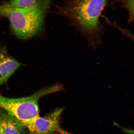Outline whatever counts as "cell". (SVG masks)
I'll use <instances>...</instances> for the list:
<instances>
[{"label":"cell","instance_id":"7a4b0ae2","mask_svg":"<svg viewBox=\"0 0 134 134\" xmlns=\"http://www.w3.org/2000/svg\"><path fill=\"white\" fill-rule=\"evenodd\" d=\"M107 4V1L103 0L68 1L59 8V11L90 38L99 29V16Z\"/></svg>","mask_w":134,"mask_h":134},{"label":"cell","instance_id":"9c48e42d","mask_svg":"<svg viewBox=\"0 0 134 134\" xmlns=\"http://www.w3.org/2000/svg\"><path fill=\"white\" fill-rule=\"evenodd\" d=\"M114 124L115 126L121 129L124 134H134V129L126 128L122 126L115 122H114Z\"/></svg>","mask_w":134,"mask_h":134},{"label":"cell","instance_id":"277c9868","mask_svg":"<svg viewBox=\"0 0 134 134\" xmlns=\"http://www.w3.org/2000/svg\"><path fill=\"white\" fill-rule=\"evenodd\" d=\"M63 108H57L43 117L39 116L23 125L31 134H73L62 128L60 117Z\"/></svg>","mask_w":134,"mask_h":134},{"label":"cell","instance_id":"52a82bcc","mask_svg":"<svg viewBox=\"0 0 134 134\" xmlns=\"http://www.w3.org/2000/svg\"><path fill=\"white\" fill-rule=\"evenodd\" d=\"M40 1L36 0H12L6 3L0 8L3 9H15L31 7L36 5Z\"/></svg>","mask_w":134,"mask_h":134},{"label":"cell","instance_id":"30bf717a","mask_svg":"<svg viewBox=\"0 0 134 134\" xmlns=\"http://www.w3.org/2000/svg\"><path fill=\"white\" fill-rule=\"evenodd\" d=\"M4 49L5 48H1V45H0V54H1L2 52Z\"/></svg>","mask_w":134,"mask_h":134},{"label":"cell","instance_id":"ba28073f","mask_svg":"<svg viewBox=\"0 0 134 134\" xmlns=\"http://www.w3.org/2000/svg\"><path fill=\"white\" fill-rule=\"evenodd\" d=\"M125 5L131 17L134 19V0L127 1Z\"/></svg>","mask_w":134,"mask_h":134},{"label":"cell","instance_id":"6da1fadb","mask_svg":"<svg viewBox=\"0 0 134 134\" xmlns=\"http://www.w3.org/2000/svg\"><path fill=\"white\" fill-rule=\"evenodd\" d=\"M50 1H40L36 5L15 9L0 8V15L8 17L13 32L20 39L33 37L41 29Z\"/></svg>","mask_w":134,"mask_h":134},{"label":"cell","instance_id":"8fae6325","mask_svg":"<svg viewBox=\"0 0 134 134\" xmlns=\"http://www.w3.org/2000/svg\"><path fill=\"white\" fill-rule=\"evenodd\" d=\"M128 35H129V36H130V37H131L134 40V36H132V35H130L129 34H127Z\"/></svg>","mask_w":134,"mask_h":134},{"label":"cell","instance_id":"7c38bea8","mask_svg":"<svg viewBox=\"0 0 134 134\" xmlns=\"http://www.w3.org/2000/svg\"><path fill=\"white\" fill-rule=\"evenodd\" d=\"M0 134H1V133H0Z\"/></svg>","mask_w":134,"mask_h":134},{"label":"cell","instance_id":"5b68a950","mask_svg":"<svg viewBox=\"0 0 134 134\" xmlns=\"http://www.w3.org/2000/svg\"><path fill=\"white\" fill-rule=\"evenodd\" d=\"M25 128L19 120L0 108V133L24 134Z\"/></svg>","mask_w":134,"mask_h":134},{"label":"cell","instance_id":"8992f818","mask_svg":"<svg viewBox=\"0 0 134 134\" xmlns=\"http://www.w3.org/2000/svg\"><path fill=\"white\" fill-rule=\"evenodd\" d=\"M22 65L8 55L5 49L0 54V86L6 83L13 73Z\"/></svg>","mask_w":134,"mask_h":134},{"label":"cell","instance_id":"3957f363","mask_svg":"<svg viewBox=\"0 0 134 134\" xmlns=\"http://www.w3.org/2000/svg\"><path fill=\"white\" fill-rule=\"evenodd\" d=\"M63 89L62 85H56L43 89L27 97L9 98L0 95V108L14 117L23 125L39 116L38 103L40 98Z\"/></svg>","mask_w":134,"mask_h":134}]
</instances>
